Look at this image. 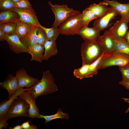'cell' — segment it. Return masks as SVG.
Returning a JSON list of instances; mask_svg holds the SVG:
<instances>
[{
	"label": "cell",
	"mask_w": 129,
	"mask_h": 129,
	"mask_svg": "<svg viewBox=\"0 0 129 129\" xmlns=\"http://www.w3.org/2000/svg\"><path fill=\"white\" fill-rule=\"evenodd\" d=\"M4 39L7 43L10 49L14 53L17 54L24 52L28 53V48L16 34L5 35Z\"/></svg>",
	"instance_id": "30bf717a"
},
{
	"label": "cell",
	"mask_w": 129,
	"mask_h": 129,
	"mask_svg": "<svg viewBox=\"0 0 129 129\" xmlns=\"http://www.w3.org/2000/svg\"><path fill=\"white\" fill-rule=\"evenodd\" d=\"M9 129H22V127L21 125H16L13 127H10L9 128Z\"/></svg>",
	"instance_id": "ab89813d"
},
{
	"label": "cell",
	"mask_w": 129,
	"mask_h": 129,
	"mask_svg": "<svg viewBox=\"0 0 129 129\" xmlns=\"http://www.w3.org/2000/svg\"><path fill=\"white\" fill-rule=\"evenodd\" d=\"M125 39L127 43L129 44V30L127 32L125 35Z\"/></svg>",
	"instance_id": "f35d334b"
},
{
	"label": "cell",
	"mask_w": 129,
	"mask_h": 129,
	"mask_svg": "<svg viewBox=\"0 0 129 129\" xmlns=\"http://www.w3.org/2000/svg\"><path fill=\"white\" fill-rule=\"evenodd\" d=\"M40 27L42 28L45 32L48 40L56 41L59 34H60L58 28L53 27L48 28L41 25Z\"/></svg>",
	"instance_id": "d4e9b609"
},
{
	"label": "cell",
	"mask_w": 129,
	"mask_h": 129,
	"mask_svg": "<svg viewBox=\"0 0 129 129\" xmlns=\"http://www.w3.org/2000/svg\"><path fill=\"white\" fill-rule=\"evenodd\" d=\"M15 76L18 82V88L32 87L39 81L38 79L29 75L25 69L23 68L16 71Z\"/></svg>",
	"instance_id": "8fae6325"
},
{
	"label": "cell",
	"mask_w": 129,
	"mask_h": 129,
	"mask_svg": "<svg viewBox=\"0 0 129 129\" xmlns=\"http://www.w3.org/2000/svg\"><path fill=\"white\" fill-rule=\"evenodd\" d=\"M15 7V3L12 0H3L0 2L1 11L11 10Z\"/></svg>",
	"instance_id": "1f68e13d"
},
{
	"label": "cell",
	"mask_w": 129,
	"mask_h": 129,
	"mask_svg": "<svg viewBox=\"0 0 129 129\" xmlns=\"http://www.w3.org/2000/svg\"><path fill=\"white\" fill-rule=\"evenodd\" d=\"M8 120L5 118L0 119V129H2L3 128H6L8 124L7 123Z\"/></svg>",
	"instance_id": "d590c367"
},
{
	"label": "cell",
	"mask_w": 129,
	"mask_h": 129,
	"mask_svg": "<svg viewBox=\"0 0 129 129\" xmlns=\"http://www.w3.org/2000/svg\"><path fill=\"white\" fill-rule=\"evenodd\" d=\"M29 105L23 99L18 97L15 99L7 112L5 118L7 120L12 118L25 117L29 118Z\"/></svg>",
	"instance_id": "8992f818"
},
{
	"label": "cell",
	"mask_w": 129,
	"mask_h": 129,
	"mask_svg": "<svg viewBox=\"0 0 129 129\" xmlns=\"http://www.w3.org/2000/svg\"><path fill=\"white\" fill-rule=\"evenodd\" d=\"M58 90L52 75L48 70L43 72L42 79L32 87L30 94L35 100L39 96L51 94Z\"/></svg>",
	"instance_id": "6da1fadb"
},
{
	"label": "cell",
	"mask_w": 129,
	"mask_h": 129,
	"mask_svg": "<svg viewBox=\"0 0 129 129\" xmlns=\"http://www.w3.org/2000/svg\"><path fill=\"white\" fill-rule=\"evenodd\" d=\"M122 99H124L125 102H127L129 103V98H122ZM129 112V108L125 110V113H127Z\"/></svg>",
	"instance_id": "60d3db41"
},
{
	"label": "cell",
	"mask_w": 129,
	"mask_h": 129,
	"mask_svg": "<svg viewBox=\"0 0 129 129\" xmlns=\"http://www.w3.org/2000/svg\"><path fill=\"white\" fill-rule=\"evenodd\" d=\"M115 51L129 55V44L125 39L117 40Z\"/></svg>",
	"instance_id": "83f0119b"
},
{
	"label": "cell",
	"mask_w": 129,
	"mask_h": 129,
	"mask_svg": "<svg viewBox=\"0 0 129 129\" xmlns=\"http://www.w3.org/2000/svg\"><path fill=\"white\" fill-rule=\"evenodd\" d=\"M38 27L34 26L24 38L21 40L28 48L38 43L37 31Z\"/></svg>",
	"instance_id": "44dd1931"
},
{
	"label": "cell",
	"mask_w": 129,
	"mask_h": 129,
	"mask_svg": "<svg viewBox=\"0 0 129 129\" xmlns=\"http://www.w3.org/2000/svg\"><path fill=\"white\" fill-rule=\"evenodd\" d=\"M32 87L24 88H19L11 97L0 103V119L5 118L6 113L9 109L15 100L23 92L31 90Z\"/></svg>",
	"instance_id": "5bb4252c"
},
{
	"label": "cell",
	"mask_w": 129,
	"mask_h": 129,
	"mask_svg": "<svg viewBox=\"0 0 129 129\" xmlns=\"http://www.w3.org/2000/svg\"><path fill=\"white\" fill-rule=\"evenodd\" d=\"M129 22L121 18L117 21L108 31L116 40L125 39L128 31Z\"/></svg>",
	"instance_id": "9c48e42d"
},
{
	"label": "cell",
	"mask_w": 129,
	"mask_h": 129,
	"mask_svg": "<svg viewBox=\"0 0 129 129\" xmlns=\"http://www.w3.org/2000/svg\"><path fill=\"white\" fill-rule=\"evenodd\" d=\"M44 46L45 50L43 60L47 61L57 54L58 51L55 41L48 40L45 43Z\"/></svg>",
	"instance_id": "ffe728a7"
},
{
	"label": "cell",
	"mask_w": 129,
	"mask_h": 129,
	"mask_svg": "<svg viewBox=\"0 0 129 129\" xmlns=\"http://www.w3.org/2000/svg\"><path fill=\"white\" fill-rule=\"evenodd\" d=\"M30 90L23 92L19 97L25 100L28 104L29 118L33 119L38 118L40 114L36 104L35 100L32 97L30 94Z\"/></svg>",
	"instance_id": "4fadbf2b"
},
{
	"label": "cell",
	"mask_w": 129,
	"mask_h": 129,
	"mask_svg": "<svg viewBox=\"0 0 129 129\" xmlns=\"http://www.w3.org/2000/svg\"><path fill=\"white\" fill-rule=\"evenodd\" d=\"M104 54L97 60L89 64L88 72L86 78L92 77L97 74L99 64Z\"/></svg>",
	"instance_id": "f1b7e54d"
},
{
	"label": "cell",
	"mask_w": 129,
	"mask_h": 129,
	"mask_svg": "<svg viewBox=\"0 0 129 129\" xmlns=\"http://www.w3.org/2000/svg\"><path fill=\"white\" fill-rule=\"evenodd\" d=\"M0 86L7 91L8 98H9L12 96L18 88V82L15 76L10 74L4 81L0 82Z\"/></svg>",
	"instance_id": "2e32d148"
},
{
	"label": "cell",
	"mask_w": 129,
	"mask_h": 129,
	"mask_svg": "<svg viewBox=\"0 0 129 129\" xmlns=\"http://www.w3.org/2000/svg\"><path fill=\"white\" fill-rule=\"evenodd\" d=\"M5 34L2 28L0 27V41L3 42L4 40Z\"/></svg>",
	"instance_id": "74e56055"
},
{
	"label": "cell",
	"mask_w": 129,
	"mask_h": 129,
	"mask_svg": "<svg viewBox=\"0 0 129 129\" xmlns=\"http://www.w3.org/2000/svg\"><path fill=\"white\" fill-rule=\"evenodd\" d=\"M3 0H0V2H1Z\"/></svg>",
	"instance_id": "7bdbcfd3"
},
{
	"label": "cell",
	"mask_w": 129,
	"mask_h": 129,
	"mask_svg": "<svg viewBox=\"0 0 129 129\" xmlns=\"http://www.w3.org/2000/svg\"><path fill=\"white\" fill-rule=\"evenodd\" d=\"M100 32L94 27L83 26L79 29L77 34L81 36L85 41H97L100 36Z\"/></svg>",
	"instance_id": "e0dca14e"
},
{
	"label": "cell",
	"mask_w": 129,
	"mask_h": 129,
	"mask_svg": "<svg viewBox=\"0 0 129 129\" xmlns=\"http://www.w3.org/2000/svg\"><path fill=\"white\" fill-rule=\"evenodd\" d=\"M119 69L122 77V80L129 82V65L119 66Z\"/></svg>",
	"instance_id": "d6a6232c"
},
{
	"label": "cell",
	"mask_w": 129,
	"mask_h": 129,
	"mask_svg": "<svg viewBox=\"0 0 129 129\" xmlns=\"http://www.w3.org/2000/svg\"><path fill=\"white\" fill-rule=\"evenodd\" d=\"M82 14V27L88 26V24L91 21L98 18L86 8L83 11Z\"/></svg>",
	"instance_id": "484cf974"
},
{
	"label": "cell",
	"mask_w": 129,
	"mask_h": 129,
	"mask_svg": "<svg viewBox=\"0 0 129 129\" xmlns=\"http://www.w3.org/2000/svg\"><path fill=\"white\" fill-rule=\"evenodd\" d=\"M82 14L80 13L68 18L59 26L60 34L66 35L77 34L79 29L82 27Z\"/></svg>",
	"instance_id": "277c9868"
},
{
	"label": "cell",
	"mask_w": 129,
	"mask_h": 129,
	"mask_svg": "<svg viewBox=\"0 0 129 129\" xmlns=\"http://www.w3.org/2000/svg\"><path fill=\"white\" fill-rule=\"evenodd\" d=\"M48 4L54 14L55 19L52 27H58L61 24L70 17L80 13L74 10L73 8H69L67 5H53L48 1Z\"/></svg>",
	"instance_id": "5b68a950"
},
{
	"label": "cell",
	"mask_w": 129,
	"mask_h": 129,
	"mask_svg": "<svg viewBox=\"0 0 129 129\" xmlns=\"http://www.w3.org/2000/svg\"><path fill=\"white\" fill-rule=\"evenodd\" d=\"M13 2L15 3H16L21 0H12Z\"/></svg>",
	"instance_id": "b9f144b4"
},
{
	"label": "cell",
	"mask_w": 129,
	"mask_h": 129,
	"mask_svg": "<svg viewBox=\"0 0 129 129\" xmlns=\"http://www.w3.org/2000/svg\"><path fill=\"white\" fill-rule=\"evenodd\" d=\"M119 84L123 86L126 89L129 90V82L122 80L119 82Z\"/></svg>",
	"instance_id": "8d00e7d4"
},
{
	"label": "cell",
	"mask_w": 129,
	"mask_h": 129,
	"mask_svg": "<svg viewBox=\"0 0 129 129\" xmlns=\"http://www.w3.org/2000/svg\"><path fill=\"white\" fill-rule=\"evenodd\" d=\"M69 114L64 113L61 108L58 109L57 112L55 114L50 115H43L40 114L37 118H42L45 120V124L48 123L53 120L59 118L68 120L70 118Z\"/></svg>",
	"instance_id": "cb8c5ba5"
},
{
	"label": "cell",
	"mask_w": 129,
	"mask_h": 129,
	"mask_svg": "<svg viewBox=\"0 0 129 129\" xmlns=\"http://www.w3.org/2000/svg\"><path fill=\"white\" fill-rule=\"evenodd\" d=\"M89 67V64H84L82 65L79 68L75 69L73 72L74 76L80 80L86 78L88 72Z\"/></svg>",
	"instance_id": "4316f807"
},
{
	"label": "cell",
	"mask_w": 129,
	"mask_h": 129,
	"mask_svg": "<svg viewBox=\"0 0 129 129\" xmlns=\"http://www.w3.org/2000/svg\"><path fill=\"white\" fill-rule=\"evenodd\" d=\"M17 13L21 21L33 26L39 27V22L36 13L32 8L28 9H22L14 7L11 10Z\"/></svg>",
	"instance_id": "ba28073f"
},
{
	"label": "cell",
	"mask_w": 129,
	"mask_h": 129,
	"mask_svg": "<svg viewBox=\"0 0 129 129\" xmlns=\"http://www.w3.org/2000/svg\"><path fill=\"white\" fill-rule=\"evenodd\" d=\"M19 15L11 10L1 11L0 13V24L7 22H16L19 19Z\"/></svg>",
	"instance_id": "7402d4cb"
},
{
	"label": "cell",
	"mask_w": 129,
	"mask_h": 129,
	"mask_svg": "<svg viewBox=\"0 0 129 129\" xmlns=\"http://www.w3.org/2000/svg\"><path fill=\"white\" fill-rule=\"evenodd\" d=\"M81 53L83 65L91 64L105 52L97 40L83 43L81 46Z\"/></svg>",
	"instance_id": "7a4b0ae2"
},
{
	"label": "cell",
	"mask_w": 129,
	"mask_h": 129,
	"mask_svg": "<svg viewBox=\"0 0 129 129\" xmlns=\"http://www.w3.org/2000/svg\"><path fill=\"white\" fill-rule=\"evenodd\" d=\"M129 65V55L115 51L104 53L100 63L99 70L113 66Z\"/></svg>",
	"instance_id": "3957f363"
},
{
	"label": "cell",
	"mask_w": 129,
	"mask_h": 129,
	"mask_svg": "<svg viewBox=\"0 0 129 129\" xmlns=\"http://www.w3.org/2000/svg\"><path fill=\"white\" fill-rule=\"evenodd\" d=\"M37 33L38 38V43L44 46L45 42L48 40L45 32L42 28L39 27L38 28Z\"/></svg>",
	"instance_id": "4dcf8cb0"
},
{
	"label": "cell",
	"mask_w": 129,
	"mask_h": 129,
	"mask_svg": "<svg viewBox=\"0 0 129 129\" xmlns=\"http://www.w3.org/2000/svg\"><path fill=\"white\" fill-rule=\"evenodd\" d=\"M103 1L107 3L110 7L113 8L120 15L121 18L129 22V3L122 4L116 0H104Z\"/></svg>",
	"instance_id": "9a60e30c"
},
{
	"label": "cell",
	"mask_w": 129,
	"mask_h": 129,
	"mask_svg": "<svg viewBox=\"0 0 129 129\" xmlns=\"http://www.w3.org/2000/svg\"><path fill=\"white\" fill-rule=\"evenodd\" d=\"M22 9H28L32 8L28 0H21L15 3V7Z\"/></svg>",
	"instance_id": "836d02e7"
},
{
	"label": "cell",
	"mask_w": 129,
	"mask_h": 129,
	"mask_svg": "<svg viewBox=\"0 0 129 129\" xmlns=\"http://www.w3.org/2000/svg\"><path fill=\"white\" fill-rule=\"evenodd\" d=\"M21 125L23 129H37V127L32 124L30 125L29 121L28 120L27 121L23 123Z\"/></svg>",
	"instance_id": "e575fe53"
},
{
	"label": "cell",
	"mask_w": 129,
	"mask_h": 129,
	"mask_svg": "<svg viewBox=\"0 0 129 129\" xmlns=\"http://www.w3.org/2000/svg\"><path fill=\"white\" fill-rule=\"evenodd\" d=\"M44 46L37 43L33 46L28 48V53L31 56L30 61L35 60L40 63L43 60V53Z\"/></svg>",
	"instance_id": "d6986e66"
},
{
	"label": "cell",
	"mask_w": 129,
	"mask_h": 129,
	"mask_svg": "<svg viewBox=\"0 0 129 129\" xmlns=\"http://www.w3.org/2000/svg\"><path fill=\"white\" fill-rule=\"evenodd\" d=\"M118 15V13L113 8L109 7L103 14L94 21L93 27L100 32L109 27L111 21Z\"/></svg>",
	"instance_id": "52a82bcc"
},
{
	"label": "cell",
	"mask_w": 129,
	"mask_h": 129,
	"mask_svg": "<svg viewBox=\"0 0 129 129\" xmlns=\"http://www.w3.org/2000/svg\"><path fill=\"white\" fill-rule=\"evenodd\" d=\"M97 41L105 53L115 51L117 40L108 30L105 31L103 35L100 36Z\"/></svg>",
	"instance_id": "7c38bea8"
},
{
	"label": "cell",
	"mask_w": 129,
	"mask_h": 129,
	"mask_svg": "<svg viewBox=\"0 0 129 129\" xmlns=\"http://www.w3.org/2000/svg\"><path fill=\"white\" fill-rule=\"evenodd\" d=\"M16 24L14 22H7L0 24L5 35H11L15 33Z\"/></svg>",
	"instance_id": "f546056e"
},
{
	"label": "cell",
	"mask_w": 129,
	"mask_h": 129,
	"mask_svg": "<svg viewBox=\"0 0 129 129\" xmlns=\"http://www.w3.org/2000/svg\"><path fill=\"white\" fill-rule=\"evenodd\" d=\"M108 5L107 3L103 1L98 4H92L86 8L99 18L108 10L109 8L108 7Z\"/></svg>",
	"instance_id": "603a6c76"
},
{
	"label": "cell",
	"mask_w": 129,
	"mask_h": 129,
	"mask_svg": "<svg viewBox=\"0 0 129 129\" xmlns=\"http://www.w3.org/2000/svg\"><path fill=\"white\" fill-rule=\"evenodd\" d=\"M15 23L16 27L15 33L21 40L24 38L34 26L21 21L19 19Z\"/></svg>",
	"instance_id": "ac0fdd59"
}]
</instances>
